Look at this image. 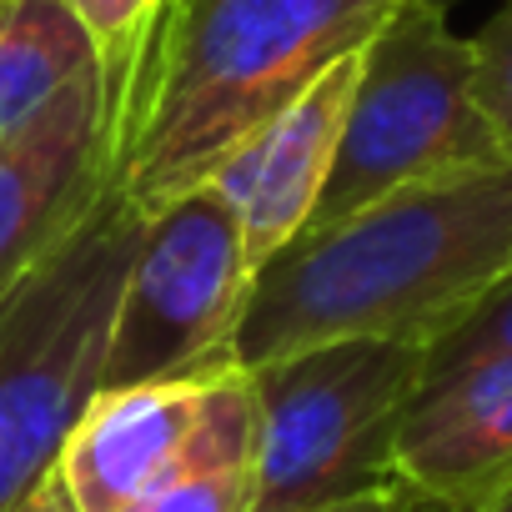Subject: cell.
<instances>
[{"mask_svg":"<svg viewBox=\"0 0 512 512\" xmlns=\"http://www.w3.org/2000/svg\"><path fill=\"white\" fill-rule=\"evenodd\" d=\"M262 402L236 362L206 377L106 387L61 447V482L76 512H121L181 477L256 462Z\"/></svg>","mask_w":512,"mask_h":512,"instance_id":"cell-7","label":"cell"},{"mask_svg":"<svg viewBox=\"0 0 512 512\" xmlns=\"http://www.w3.org/2000/svg\"><path fill=\"white\" fill-rule=\"evenodd\" d=\"M507 277L512 156L292 241L251 282L236 362L256 372L337 337L432 347Z\"/></svg>","mask_w":512,"mask_h":512,"instance_id":"cell-1","label":"cell"},{"mask_svg":"<svg viewBox=\"0 0 512 512\" xmlns=\"http://www.w3.org/2000/svg\"><path fill=\"white\" fill-rule=\"evenodd\" d=\"M136 241L141 216L111 181L0 302V512L56 472L101 392Z\"/></svg>","mask_w":512,"mask_h":512,"instance_id":"cell-3","label":"cell"},{"mask_svg":"<svg viewBox=\"0 0 512 512\" xmlns=\"http://www.w3.org/2000/svg\"><path fill=\"white\" fill-rule=\"evenodd\" d=\"M357 66H362V51L327 66L302 96H292L262 126H251L206 176L236 211L251 277H262L267 262H277L307 231L337 161Z\"/></svg>","mask_w":512,"mask_h":512,"instance_id":"cell-8","label":"cell"},{"mask_svg":"<svg viewBox=\"0 0 512 512\" xmlns=\"http://www.w3.org/2000/svg\"><path fill=\"white\" fill-rule=\"evenodd\" d=\"M11 512H76V502H71V492H66V482H61V472H51V477H41Z\"/></svg>","mask_w":512,"mask_h":512,"instance_id":"cell-17","label":"cell"},{"mask_svg":"<svg viewBox=\"0 0 512 512\" xmlns=\"http://www.w3.org/2000/svg\"><path fill=\"white\" fill-rule=\"evenodd\" d=\"M106 186L111 116L101 71H91L0 141V302Z\"/></svg>","mask_w":512,"mask_h":512,"instance_id":"cell-9","label":"cell"},{"mask_svg":"<svg viewBox=\"0 0 512 512\" xmlns=\"http://www.w3.org/2000/svg\"><path fill=\"white\" fill-rule=\"evenodd\" d=\"M251 377L262 402L251 512H322L397 482V432L422 392L427 347L337 337Z\"/></svg>","mask_w":512,"mask_h":512,"instance_id":"cell-5","label":"cell"},{"mask_svg":"<svg viewBox=\"0 0 512 512\" xmlns=\"http://www.w3.org/2000/svg\"><path fill=\"white\" fill-rule=\"evenodd\" d=\"M507 352H512V277L492 297H482L452 332H442L427 347V377H422V387L437 382V377H452V372H462V367H472L482 357H507Z\"/></svg>","mask_w":512,"mask_h":512,"instance_id":"cell-13","label":"cell"},{"mask_svg":"<svg viewBox=\"0 0 512 512\" xmlns=\"http://www.w3.org/2000/svg\"><path fill=\"white\" fill-rule=\"evenodd\" d=\"M442 6H452V0H442Z\"/></svg>","mask_w":512,"mask_h":512,"instance_id":"cell-19","label":"cell"},{"mask_svg":"<svg viewBox=\"0 0 512 512\" xmlns=\"http://www.w3.org/2000/svg\"><path fill=\"white\" fill-rule=\"evenodd\" d=\"M322 512H432V507H427L412 487L387 482V487H377V492H362V497L337 502V507H322Z\"/></svg>","mask_w":512,"mask_h":512,"instance_id":"cell-16","label":"cell"},{"mask_svg":"<svg viewBox=\"0 0 512 512\" xmlns=\"http://www.w3.org/2000/svg\"><path fill=\"white\" fill-rule=\"evenodd\" d=\"M402 0H161L111 126V181L146 221L327 66L362 51Z\"/></svg>","mask_w":512,"mask_h":512,"instance_id":"cell-2","label":"cell"},{"mask_svg":"<svg viewBox=\"0 0 512 512\" xmlns=\"http://www.w3.org/2000/svg\"><path fill=\"white\" fill-rule=\"evenodd\" d=\"M487 512H512V492H507V497H497V502H492Z\"/></svg>","mask_w":512,"mask_h":512,"instance_id":"cell-18","label":"cell"},{"mask_svg":"<svg viewBox=\"0 0 512 512\" xmlns=\"http://www.w3.org/2000/svg\"><path fill=\"white\" fill-rule=\"evenodd\" d=\"M91 71L96 46L66 0H0V141Z\"/></svg>","mask_w":512,"mask_h":512,"instance_id":"cell-11","label":"cell"},{"mask_svg":"<svg viewBox=\"0 0 512 512\" xmlns=\"http://www.w3.org/2000/svg\"><path fill=\"white\" fill-rule=\"evenodd\" d=\"M251 282L236 211L211 181L146 216L116 302L101 392L236 367Z\"/></svg>","mask_w":512,"mask_h":512,"instance_id":"cell-6","label":"cell"},{"mask_svg":"<svg viewBox=\"0 0 512 512\" xmlns=\"http://www.w3.org/2000/svg\"><path fill=\"white\" fill-rule=\"evenodd\" d=\"M66 6L76 11V21L86 26V36L96 46L101 86H106V116L116 126V111H121V101L136 81L151 26L161 16V0H66Z\"/></svg>","mask_w":512,"mask_h":512,"instance_id":"cell-12","label":"cell"},{"mask_svg":"<svg viewBox=\"0 0 512 512\" xmlns=\"http://www.w3.org/2000/svg\"><path fill=\"white\" fill-rule=\"evenodd\" d=\"M472 56H477V101H482V116L492 121L502 151L512 156V0L472 36Z\"/></svg>","mask_w":512,"mask_h":512,"instance_id":"cell-15","label":"cell"},{"mask_svg":"<svg viewBox=\"0 0 512 512\" xmlns=\"http://www.w3.org/2000/svg\"><path fill=\"white\" fill-rule=\"evenodd\" d=\"M397 482L432 512H487L512 492V352L417 392L397 432Z\"/></svg>","mask_w":512,"mask_h":512,"instance_id":"cell-10","label":"cell"},{"mask_svg":"<svg viewBox=\"0 0 512 512\" xmlns=\"http://www.w3.org/2000/svg\"><path fill=\"white\" fill-rule=\"evenodd\" d=\"M492 161L507 151L477 101L472 36L452 31L442 0H402L362 46L337 161L302 236Z\"/></svg>","mask_w":512,"mask_h":512,"instance_id":"cell-4","label":"cell"},{"mask_svg":"<svg viewBox=\"0 0 512 512\" xmlns=\"http://www.w3.org/2000/svg\"><path fill=\"white\" fill-rule=\"evenodd\" d=\"M251 502H256V462H241V467L181 477L121 512H251Z\"/></svg>","mask_w":512,"mask_h":512,"instance_id":"cell-14","label":"cell"}]
</instances>
